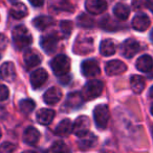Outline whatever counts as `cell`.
I'll return each mask as SVG.
<instances>
[{
	"mask_svg": "<svg viewBox=\"0 0 153 153\" xmlns=\"http://www.w3.org/2000/svg\"><path fill=\"white\" fill-rule=\"evenodd\" d=\"M50 67L56 76H65L70 70V59L66 55L59 54L51 61Z\"/></svg>",
	"mask_w": 153,
	"mask_h": 153,
	"instance_id": "7a4b0ae2",
	"label": "cell"
},
{
	"mask_svg": "<svg viewBox=\"0 0 153 153\" xmlns=\"http://www.w3.org/2000/svg\"><path fill=\"white\" fill-rule=\"evenodd\" d=\"M85 8L91 15H101L106 10V0H86Z\"/></svg>",
	"mask_w": 153,
	"mask_h": 153,
	"instance_id": "ba28073f",
	"label": "cell"
},
{
	"mask_svg": "<svg viewBox=\"0 0 153 153\" xmlns=\"http://www.w3.org/2000/svg\"><path fill=\"white\" fill-rule=\"evenodd\" d=\"M29 3L33 6H35V7H40V6H42L43 3H44V0H29Z\"/></svg>",
	"mask_w": 153,
	"mask_h": 153,
	"instance_id": "d590c367",
	"label": "cell"
},
{
	"mask_svg": "<svg viewBox=\"0 0 153 153\" xmlns=\"http://www.w3.org/2000/svg\"><path fill=\"white\" fill-rule=\"evenodd\" d=\"M10 96V91L8 87L4 85H0V101H4Z\"/></svg>",
	"mask_w": 153,
	"mask_h": 153,
	"instance_id": "d6a6232c",
	"label": "cell"
},
{
	"mask_svg": "<svg viewBox=\"0 0 153 153\" xmlns=\"http://www.w3.org/2000/svg\"><path fill=\"white\" fill-rule=\"evenodd\" d=\"M83 101H84V99L80 93H78V92L72 93V94L68 95L67 98H66L64 107L67 109L78 108V107L83 104Z\"/></svg>",
	"mask_w": 153,
	"mask_h": 153,
	"instance_id": "ac0fdd59",
	"label": "cell"
},
{
	"mask_svg": "<svg viewBox=\"0 0 153 153\" xmlns=\"http://www.w3.org/2000/svg\"><path fill=\"white\" fill-rule=\"evenodd\" d=\"M127 66L123 62L118 61V59H113L106 64L105 67V71H106L107 75L109 76H115V75H121L124 72H126Z\"/></svg>",
	"mask_w": 153,
	"mask_h": 153,
	"instance_id": "30bf717a",
	"label": "cell"
},
{
	"mask_svg": "<svg viewBox=\"0 0 153 153\" xmlns=\"http://www.w3.org/2000/svg\"><path fill=\"white\" fill-rule=\"evenodd\" d=\"M139 50V44L133 39H127L121 45V53L126 59H132Z\"/></svg>",
	"mask_w": 153,
	"mask_h": 153,
	"instance_id": "8992f818",
	"label": "cell"
},
{
	"mask_svg": "<svg viewBox=\"0 0 153 153\" xmlns=\"http://www.w3.org/2000/svg\"><path fill=\"white\" fill-rule=\"evenodd\" d=\"M40 45H41V48L47 54H51L57 49L58 36L56 34H46V36H43L40 40Z\"/></svg>",
	"mask_w": 153,
	"mask_h": 153,
	"instance_id": "9c48e42d",
	"label": "cell"
},
{
	"mask_svg": "<svg viewBox=\"0 0 153 153\" xmlns=\"http://www.w3.org/2000/svg\"><path fill=\"white\" fill-rule=\"evenodd\" d=\"M33 24L39 30H45L54 24V19L50 16H39L33 20Z\"/></svg>",
	"mask_w": 153,
	"mask_h": 153,
	"instance_id": "cb8c5ba5",
	"label": "cell"
},
{
	"mask_svg": "<svg viewBox=\"0 0 153 153\" xmlns=\"http://www.w3.org/2000/svg\"><path fill=\"white\" fill-rule=\"evenodd\" d=\"M149 96L153 98V87H151V89L149 90Z\"/></svg>",
	"mask_w": 153,
	"mask_h": 153,
	"instance_id": "f35d334b",
	"label": "cell"
},
{
	"mask_svg": "<svg viewBox=\"0 0 153 153\" xmlns=\"http://www.w3.org/2000/svg\"><path fill=\"white\" fill-rule=\"evenodd\" d=\"M16 146L12 143L5 142L2 145H0V153H14L16 151Z\"/></svg>",
	"mask_w": 153,
	"mask_h": 153,
	"instance_id": "1f68e13d",
	"label": "cell"
},
{
	"mask_svg": "<svg viewBox=\"0 0 153 153\" xmlns=\"http://www.w3.org/2000/svg\"><path fill=\"white\" fill-rule=\"evenodd\" d=\"M24 64L27 69H32L34 67H37L41 62V56L40 54L34 49H27L23 55Z\"/></svg>",
	"mask_w": 153,
	"mask_h": 153,
	"instance_id": "4fadbf2b",
	"label": "cell"
},
{
	"mask_svg": "<svg viewBox=\"0 0 153 153\" xmlns=\"http://www.w3.org/2000/svg\"><path fill=\"white\" fill-rule=\"evenodd\" d=\"M6 46H8V38L4 34L0 33V49L3 50L6 48Z\"/></svg>",
	"mask_w": 153,
	"mask_h": 153,
	"instance_id": "e575fe53",
	"label": "cell"
},
{
	"mask_svg": "<svg viewBox=\"0 0 153 153\" xmlns=\"http://www.w3.org/2000/svg\"><path fill=\"white\" fill-rule=\"evenodd\" d=\"M78 24L82 27H85V28H90V27L93 26V21H92L91 18L87 17L86 15H81V16L78 18Z\"/></svg>",
	"mask_w": 153,
	"mask_h": 153,
	"instance_id": "f546056e",
	"label": "cell"
},
{
	"mask_svg": "<svg viewBox=\"0 0 153 153\" xmlns=\"http://www.w3.org/2000/svg\"><path fill=\"white\" fill-rule=\"evenodd\" d=\"M150 25V19L147 15H136L132 19V27L137 31H145Z\"/></svg>",
	"mask_w": 153,
	"mask_h": 153,
	"instance_id": "2e32d148",
	"label": "cell"
},
{
	"mask_svg": "<svg viewBox=\"0 0 153 153\" xmlns=\"http://www.w3.org/2000/svg\"><path fill=\"white\" fill-rule=\"evenodd\" d=\"M35 102H34V100H32V99H23V100L20 101V103H19V108H20V111H22L24 115H29V114H31L32 111L35 109Z\"/></svg>",
	"mask_w": 153,
	"mask_h": 153,
	"instance_id": "83f0119b",
	"label": "cell"
},
{
	"mask_svg": "<svg viewBox=\"0 0 153 153\" xmlns=\"http://www.w3.org/2000/svg\"><path fill=\"white\" fill-rule=\"evenodd\" d=\"M136 69L141 72H149L153 68V59L150 55H142L136 61Z\"/></svg>",
	"mask_w": 153,
	"mask_h": 153,
	"instance_id": "44dd1931",
	"label": "cell"
},
{
	"mask_svg": "<svg viewBox=\"0 0 153 153\" xmlns=\"http://www.w3.org/2000/svg\"><path fill=\"white\" fill-rule=\"evenodd\" d=\"M72 132V123L69 119L62 120L55 129V134L58 137H66Z\"/></svg>",
	"mask_w": 153,
	"mask_h": 153,
	"instance_id": "d6986e66",
	"label": "cell"
},
{
	"mask_svg": "<svg viewBox=\"0 0 153 153\" xmlns=\"http://www.w3.org/2000/svg\"><path fill=\"white\" fill-rule=\"evenodd\" d=\"M151 114H152V116H153V104L151 105Z\"/></svg>",
	"mask_w": 153,
	"mask_h": 153,
	"instance_id": "ab89813d",
	"label": "cell"
},
{
	"mask_svg": "<svg viewBox=\"0 0 153 153\" xmlns=\"http://www.w3.org/2000/svg\"><path fill=\"white\" fill-rule=\"evenodd\" d=\"M0 139H1V129H0Z\"/></svg>",
	"mask_w": 153,
	"mask_h": 153,
	"instance_id": "b9f144b4",
	"label": "cell"
},
{
	"mask_svg": "<svg viewBox=\"0 0 153 153\" xmlns=\"http://www.w3.org/2000/svg\"><path fill=\"white\" fill-rule=\"evenodd\" d=\"M147 7L150 10V12L153 13V0H147Z\"/></svg>",
	"mask_w": 153,
	"mask_h": 153,
	"instance_id": "8d00e7d4",
	"label": "cell"
},
{
	"mask_svg": "<svg viewBox=\"0 0 153 153\" xmlns=\"http://www.w3.org/2000/svg\"><path fill=\"white\" fill-rule=\"evenodd\" d=\"M48 78V74L44 69H37L31 74V85L34 89L41 88Z\"/></svg>",
	"mask_w": 153,
	"mask_h": 153,
	"instance_id": "7c38bea8",
	"label": "cell"
},
{
	"mask_svg": "<svg viewBox=\"0 0 153 153\" xmlns=\"http://www.w3.org/2000/svg\"><path fill=\"white\" fill-rule=\"evenodd\" d=\"M0 77L3 80L12 82L16 78V69L12 62H6L0 67Z\"/></svg>",
	"mask_w": 153,
	"mask_h": 153,
	"instance_id": "8fae6325",
	"label": "cell"
},
{
	"mask_svg": "<svg viewBox=\"0 0 153 153\" xmlns=\"http://www.w3.org/2000/svg\"><path fill=\"white\" fill-rule=\"evenodd\" d=\"M40 140V132L35 128V127H27L23 133V141L27 145L34 146Z\"/></svg>",
	"mask_w": 153,
	"mask_h": 153,
	"instance_id": "e0dca14e",
	"label": "cell"
},
{
	"mask_svg": "<svg viewBox=\"0 0 153 153\" xmlns=\"http://www.w3.org/2000/svg\"><path fill=\"white\" fill-rule=\"evenodd\" d=\"M10 13H11V15H12L13 18L22 19V18H24V17L27 16V14H29V10H27V7L25 6L24 3L17 2V3L13 4V6L11 7Z\"/></svg>",
	"mask_w": 153,
	"mask_h": 153,
	"instance_id": "603a6c76",
	"label": "cell"
},
{
	"mask_svg": "<svg viewBox=\"0 0 153 153\" xmlns=\"http://www.w3.org/2000/svg\"><path fill=\"white\" fill-rule=\"evenodd\" d=\"M60 28H61V31L65 34L66 36H69L72 31V28H74V24H72V21L69 20H64L60 23Z\"/></svg>",
	"mask_w": 153,
	"mask_h": 153,
	"instance_id": "4dcf8cb0",
	"label": "cell"
},
{
	"mask_svg": "<svg viewBox=\"0 0 153 153\" xmlns=\"http://www.w3.org/2000/svg\"><path fill=\"white\" fill-rule=\"evenodd\" d=\"M89 118L86 117V116H80V117L77 118V120L72 124V132L79 137H84V135L89 132Z\"/></svg>",
	"mask_w": 153,
	"mask_h": 153,
	"instance_id": "5b68a950",
	"label": "cell"
},
{
	"mask_svg": "<svg viewBox=\"0 0 153 153\" xmlns=\"http://www.w3.org/2000/svg\"><path fill=\"white\" fill-rule=\"evenodd\" d=\"M62 98V91L59 89V88H50L48 89L46 92H45L44 96H43V99H44L45 103L49 105H54L57 104Z\"/></svg>",
	"mask_w": 153,
	"mask_h": 153,
	"instance_id": "9a60e30c",
	"label": "cell"
},
{
	"mask_svg": "<svg viewBox=\"0 0 153 153\" xmlns=\"http://www.w3.org/2000/svg\"><path fill=\"white\" fill-rule=\"evenodd\" d=\"M12 38L14 45L18 50L27 48L33 43V36L29 29L23 25L15 27L12 32Z\"/></svg>",
	"mask_w": 153,
	"mask_h": 153,
	"instance_id": "6da1fadb",
	"label": "cell"
},
{
	"mask_svg": "<svg viewBox=\"0 0 153 153\" xmlns=\"http://www.w3.org/2000/svg\"><path fill=\"white\" fill-rule=\"evenodd\" d=\"M10 1H16V0H10Z\"/></svg>",
	"mask_w": 153,
	"mask_h": 153,
	"instance_id": "7bdbcfd3",
	"label": "cell"
},
{
	"mask_svg": "<svg viewBox=\"0 0 153 153\" xmlns=\"http://www.w3.org/2000/svg\"><path fill=\"white\" fill-rule=\"evenodd\" d=\"M151 39H152V41H153V29H152V31H151Z\"/></svg>",
	"mask_w": 153,
	"mask_h": 153,
	"instance_id": "60d3db41",
	"label": "cell"
},
{
	"mask_svg": "<svg viewBox=\"0 0 153 153\" xmlns=\"http://www.w3.org/2000/svg\"><path fill=\"white\" fill-rule=\"evenodd\" d=\"M75 52L80 54H86L92 51V39L78 38L75 44Z\"/></svg>",
	"mask_w": 153,
	"mask_h": 153,
	"instance_id": "5bb4252c",
	"label": "cell"
},
{
	"mask_svg": "<svg viewBox=\"0 0 153 153\" xmlns=\"http://www.w3.org/2000/svg\"><path fill=\"white\" fill-rule=\"evenodd\" d=\"M100 52L104 56H110V55L115 54V45L110 39H106V40L102 41L100 45Z\"/></svg>",
	"mask_w": 153,
	"mask_h": 153,
	"instance_id": "d4e9b609",
	"label": "cell"
},
{
	"mask_svg": "<svg viewBox=\"0 0 153 153\" xmlns=\"http://www.w3.org/2000/svg\"><path fill=\"white\" fill-rule=\"evenodd\" d=\"M23 153H45L44 151H25Z\"/></svg>",
	"mask_w": 153,
	"mask_h": 153,
	"instance_id": "74e56055",
	"label": "cell"
},
{
	"mask_svg": "<svg viewBox=\"0 0 153 153\" xmlns=\"http://www.w3.org/2000/svg\"><path fill=\"white\" fill-rule=\"evenodd\" d=\"M81 72L85 77H96L100 74L101 70L98 62L94 59H87L82 62Z\"/></svg>",
	"mask_w": 153,
	"mask_h": 153,
	"instance_id": "52a82bcc",
	"label": "cell"
},
{
	"mask_svg": "<svg viewBox=\"0 0 153 153\" xmlns=\"http://www.w3.org/2000/svg\"><path fill=\"white\" fill-rule=\"evenodd\" d=\"M96 142V137L93 133L88 132L87 134H85L84 137H81L78 142V146L81 150H88L90 148H92L94 146Z\"/></svg>",
	"mask_w": 153,
	"mask_h": 153,
	"instance_id": "7402d4cb",
	"label": "cell"
},
{
	"mask_svg": "<svg viewBox=\"0 0 153 153\" xmlns=\"http://www.w3.org/2000/svg\"><path fill=\"white\" fill-rule=\"evenodd\" d=\"M103 89H104V83L101 80L93 79L86 83L81 95L84 100H92L102 94Z\"/></svg>",
	"mask_w": 153,
	"mask_h": 153,
	"instance_id": "3957f363",
	"label": "cell"
},
{
	"mask_svg": "<svg viewBox=\"0 0 153 153\" xmlns=\"http://www.w3.org/2000/svg\"><path fill=\"white\" fill-rule=\"evenodd\" d=\"M50 151L51 153H69V148L64 142L57 141L53 144Z\"/></svg>",
	"mask_w": 153,
	"mask_h": 153,
	"instance_id": "f1b7e54d",
	"label": "cell"
},
{
	"mask_svg": "<svg viewBox=\"0 0 153 153\" xmlns=\"http://www.w3.org/2000/svg\"><path fill=\"white\" fill-rule=\"evenodd\" d=\"M113 14L115 15L116 18H118L120 20H126L129 17V14H130V8H129L128 5L124 3H118L116 4L113 8Z\"/></svg>",
	"mask_w": 153,
	"mask_h": 153,
	"instance_id": "4316f807",
	"label": "cell"
},
{
	"mask_svg": "<svg viewBox=\"0 0 153 153\" xmlns=\"http://www.w3.org/2000/svg\"><path fill=\"white\" fill-rule=\"evenodd\" d=\"M36 117H37V121L41 125H48L55 118V111L49 108H41L40 111H38Z\"/></svg>",
	"mask_w": 153,
	"mask_h": 153,
	"instance_id": "ffe728a7",
	"label": "cell"
},
{
	"mask_svg": "<svg viewBox=\"0 0 153 153\" xmlns=\"http://www.w3.org/2000/svg\"><path fill=\"white\" fill-rule=\"evenodd\" d=\"M132 6L134 10H142L147 7V0H132Z\"/></svg>",
	"mask_w": 153,
	"mask_h": 153,
	"instance_id": "836d02e7",
	"label": "cell"
},
{
	"mask_svg": "<svg viewBox=\"0 0 153 153\" xmlns=\"http://www.w3.org/2000/svg\"><path fill=\"white\" fill-rule=\"evenodd\" d=\"M152 134H153V127H152Z\"/></svg>",
	"mask_w": 153,
	"mask_h": 153,
	"instance_id": "ee69618b",
	"label": "cell"
},
{
	"mask_svg": "<svg viewBox=\"0 0 153 153\" xmlns=\"http://www.w3.org/2000/svg\"><path fill=\"white\" fill-rule=\"evenodd\" d=\"M130 85L135 94H141L145 89V79L139 75H133L130 78Z\"/></svg>",
	"mask_w": 153,
	"mask_h": 153,
	"instance_id": "484cf974",
	"label": "cell"
},
{
	"mask_svg": "<svg viewBox=\"0 0 153 153\" xmlns=\"http://www.w3.org/2000/svg\"><path fill=\"white\" fill-rule=\"evenodd\" d=\"M109 108L105 104H99L94 107L93 111V118L94 123L99 129H105L107 127L109 121Z\"/></svg>",
	"mask_w": 153,
	"mask_h": 153,
	"instance_id": "277c9868",
	"label": "cell"
}]
</instances>
